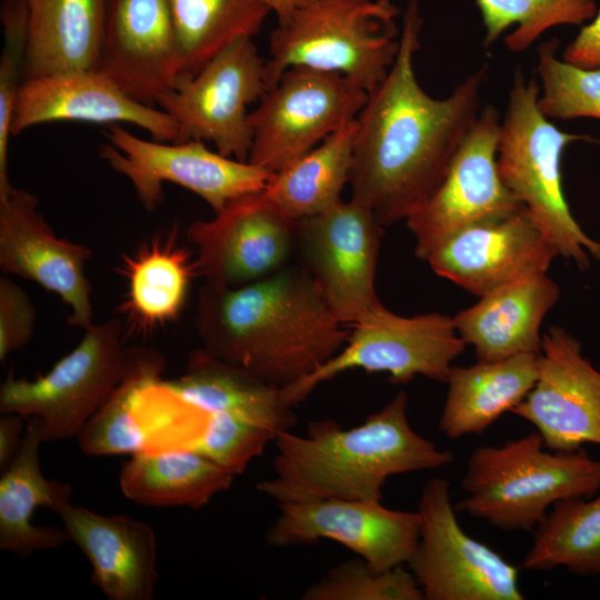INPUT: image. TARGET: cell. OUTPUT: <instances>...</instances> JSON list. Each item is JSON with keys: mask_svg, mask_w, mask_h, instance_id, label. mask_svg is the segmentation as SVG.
Masks as SVG:
<instances>
[{"mask_svg": "<svg viewBox=\"0 0 600 600\" xmlns=\"http://www.w3.org/2000/svg\"><path fill=\"white\" fill-rule=\"evenodd\" d=\"M422 24L418 0H409L397 58L356 119L351 199L383 227L406 220L440 184L480 113L488 74L484 64L447 98L429 96L413 67Z\"/></svg>", "mask_w": 600, "mask_h": 600, "instance_id": "6da1fadb", "label": "cell"}, {"mask_svg": "<svg viewBox=\"0 0 600 600\" xmlns=\"http://www.w3.org/2000/svg\"><path fill=\"white\" fill-rule=\"evenodd\" d=\"M197 332L203 349L280 389L334 357L350 331L300 266L239 287L203 284Z\"/></svg>", "mask_w": 600, "mask_h": 600, "instance_id": "7a4b0ae2", "label": "cell"}, {"mask_svg": "<svg viewBox=\"0 0 600 600\" xmlns=\"http://www.w3.org/2000/svg\"><path fill=\"white\" fill-rule=\"evenodd\" d=\"M273 441V477L257 483V490L278 504L323 499L381 501L390 476L454 461L451 451L439 449L412 429L404 391L357 427L343 429L332 419L311 421L304 436L281 431Z\"/></svg>", "mask_w": 600, "mask_h": 600, "instance_id": "3957f363", "label": "cell"}, {"mask_svg": "<svg viewBox=\"0 0 600 600\" xmlns=\"http://www.w3.org/2000/svg\"><path fill=\"white\" fill-rule=\"evenodd\" d=\"M538 431L470 454L457 511L506 531H531L557 501L600 491V461L584 448L544 450Z\"/></svg>", "mask_w": 600, "mask_h": 600, "instance_id": "277c9868", "label": "cell"}, {"mask_svg": "<svg viewBox=\"0 0 600 600\" xmlns=\"http://www.w3.org/2000/svg\"><path fill=\"white\" fill-rule=\"evenodd\" d=\"M540 86L517 67L501 121L497 163L509 190L524 204L554 247L558 257L580 270L590 259L600 261V241L589 237L566 200L561 158L568 144L587 140L584 134L561 131L539 108Z\"/></svg>", "mask_w": 600, "mask_h": 600, "instance_id": "5b68a950", "label": "cell"}, {"mask_svg": "<svg viewBox=\"0 0 600 600\" xmlns=\"http://www.w3.org/2000/svg\"><path fill=\"white\" fill-rule=\"evenodd\" d=\"M399 13L391 0H311L270 34L268 88L287 69L307 67L343 74L372 92L397 58Z\"/></svg>", "mask_w": 600, "mask_h": 600, "instance_id": "8992f818", "label": "cell"}, {"mask_svg": "<svg viewBox=\"0 0 600 600\" xmlns=\"http://www.w3.org/2000/svg\"><path fill=\"white\" fill-rule=\"evenodd\" d=\"M343 348L303 380L281 389L282 401L293 408L319 384L351 369L387 373L396 383L417 376L446 382L452 362L466 349L453 317L439 312L397 314L381 302L352 327Z\"/></svg>", "mask_w": 600, "mask_h": 600, "instance_id": "52a82bcc", "label": "cell"}, {"mask_svg": "<svg viewBox=\"0 0 600 600\" xmlns=\"http://www.w3.org/2000/svg\"><path fill=\"white\" fill-rule=\"evenodd\" d=\"M369 93L337 72L287 69L249 113L248 162L276 174L356 120Z\"/></svg>", "mask_w": 600, "mask_h": 600, "instance_id": "ba28073f", "label": "cell"}, {"mask_svg": "<svg viewBox=\"0 0 600 600\" xmlns=\"http://www.w3.org/2000/svg\"><path fill=\"white\" fill-rule=\"evenodd\" d=\"M126 337L118 319L91 324L46 374L31 381L9 374L0 411L39 418L44 441L77 437L120 381Z\"/></svg>", "mask_w": 600, "mask_h": 600, "instance_id": "9c48e42d", "label": "cell"}, {"mask_svg": "<svg viewBox=\"0 0 600 600\" xmlns=\"http://www.w3.org/2000/svg\"><path fill=\"white\" fill-rule=\"evenodd\" d=\"M264 66L252 38H240L196 76L177 80L156 103L177 122V142L209 141L219 153L247 162L252 147L248 108L269 90Z\"/></svg>", "mask_w": 600, "mask_h": 600, "instance_id": "30bf717a", "label": "cell"}, {"mask_svg": "<svg viewBox=\"0 0 600 600\" xmlns=\"http://www.w3.org/2000/svg\"><path fill=\"white\" fill-rule=\"evenodd\" d=\"M103 134L109 143L99 146V156L128 178L148 212L163 200V182L179 184L220 211L228 202L266 188L273 174L251 163L213 152L203 141H149L117 123Z\"/></svg>", "mask_w": 600, "mask_h": 600, "instance_id": "8fae6325", "label": "cell"}, {"mask_svg": "<svg viewBox=\"0 0 600 600\" xmlns=\"http://www.w3.org/2000/svg\"><path fill=\"white\" fill-rule=\"evenodd\" d=\"M421 531L409 567L424 600H522L518 569L467 534L456 517L450 484L431 478L418 502Z\"/></svg>", "mask_w": 600, "mask_h": 600, "instance_id": "7c38bea8", "label": "cell"}, {"mask_svg": "<svg viewBox=\"0 0 600 600\" xmlns=\"http://www.w3.org/2000/svg\"><path fill=\"white\" fill-rule=\"evenodd\" d=\"M383 226L353 199L297 221L296 252L334 317L352 327L380 303L374 277Z\"/></svg>", "mask_w": 600, "mask_h": 600, "instance_id": "4fadbf2b", "label": "cell"}, {"mask_svg": "<svg viewBox=\"0 0 600 600\" xmlns=\"http://www.w3.org/2000/svg\"><path fill=\"white\" fill-rule=\"evenodd\" d=\"M500 129L498 110L486 106L440 184L406 219L419 259L426 261L433 249L460 230L509 216L524 207L499 173Z\"/></svg>", "mask_w": 600, "mask_h": 600, "instance_id": "5bb4252c", "label": "cell"}, {"mask_svg": "<svg viewBox=\"0 0 600 600\" xmlns=\"http://www.w3.org/2000/svg\"><path fill=\"white\" fill-rule=\"evenodd\" d=\"M211 220L187 229L194 264L206 283L239 287L288 264L296 252L297 221L283 214L263 190L228 202Z\"/></svg>", "mask_w": 600, "mask_h": 600, "instance_id": "9a60e30c", "label": "cell"}, {"mask_svg": "<svg viewBox=\"0 0 600 600\" xmlns=\"http://www.w3.org/2000/svg\"><path fill=\"white\" fill-rule=\"evenodd\" d=\"M266 534L272 547L312 544L331 539L379 571L408 564L421 531V516L388 509L378 500L323 499L280 503Z\"/></svg>", "mask_w": 600, "mask_h": 600, "instance_id": "2e32d148", "label": "cell"}, {"mask_svg": "<svg viewBox=\"0 0 600 600\" xmlns=\"http://www.w3.org/2000/svg\"><path fill=\"white\" fill-rule=\"evenodd\" d=\"M511 413L533 424L549 450L600 446V371L566 329L553 326L542 336L538 379Z\"/></svg>", "mask_w": 600, "mask_h": 600, "instance_id": "e0dca14e", "label": "cell"}, {"mask_svg": "<svg viewBox=\"0 0 600 600\" xmlns=\"http://www.w3.org/2000/svg\"><path fill=\"white\" fill-rule=\"evenodd\" d=\"M558 253L526 207L458 231L426 261L440 277L486 296L519 279L547 273Z\"/></svg>", "mask_w": 600, "mask_h": 600, "instance_id": "ac0fdd59", "label": "cell"}, {"mask_svg": "<svg viewBox=\"0 0 600 600\" xmlns=\"http://www.w3.org/2000/svg\"><path fill=\"white\" fill-rule=\"evenodd\" d=\"M39 199L13 188L0 198V268L29 279L60 297L71 313L68 323L92 324L91 286L86 264L91 250L58 238L38 211Z\"/></svg>", "mask_w": 600, "mask_h": 600, "instance_id": "d6986e66", "label": "cell"}, {"mask_svg": "<svg viewBox=\"0 0 600 600\" xmlns=\"http://www.w3.org/2000/svg\"><path fill=\"white\" fill-rule=\"evenodd\" d=\"M97 71L132 99L154 107L179 76L167 0H107Z\"/></svg>", "mask_w": 600, "mask_h": 600, "instance_id": "ffe728a7", "label": "cell"}, {"mask_svg": "<svg viewBox=\"0 0 600 600\" xmlns=\"http://www.w3.org/2000/svg\"><path fill=\"white\" fill-rule=\"evenodd\" d=\"M53 121L126 122L156 141L177 142L179 127L161 109L141 103L97 70L70 71L23 81L13 108L10 132Z\"/></svg>", "mask_w": 600, "mask_h": 600, "instance_id": "44dd1931", "label": "cell"}, {"mask_svg": "<svg viewBox=\"0 0 600 600\" xmlns=\"http://www.w3.org/2000/svg\"><path fill=\"white\" fill-rule=\"evenodd\" d=\"M57 514L69 542L88 558L91 582L109 600H150L158 580L152 528L126 516H104L70 502Z\"/></svg>", "mask_w": 600, "mask_h": 600, "instance_id": "7402d4cb", "label": "cell"}, {"mask_svg": "<svg viewBox=\"0 0 600 600\" xmlns=\"http://www.w3.org/2000/svg\"><path fill=\"white\" fill-rule=\"evenodd\" d=\"M559 299L560 289L547 273L530 276L480 297L453 321L478 360L539 353L542 321Z\"/></svg>", "mask_w": 600, "mask_h": 600, "instance_id": "603a6c76", "label": "cell"}, {"mask_svg": "<svg viewBox=\"0 0 600 600\" xmlns=\"http://www.w3.org/2000/svg\"><path fill=\"white\" fill-rule=\"evenodd\" d=\"M43 440L39 418L29 417L21 447L0 478V550L24 558L42 549L68 542L63 528L39 527L31 522L37 508L53 512L71 501L69 483L47 479L41 470L39 449Z\"/></svg>", "mask_w": 600, "mask_h": 600, "instance_id": "cb8c5ba5", "label": "cell"}, {"mask_svg": "<svg viewBox=\"0 0 600 600\" xmlns=\"http://www.w3.org/2000/svg\"><path fill=\"white\" fill-rule=\"evenodd\" d=\"M537 379L538 353L452 366L439 430L449 439L483 433L527 397Z\"/></svg>", "mask_w": 600, "mask_h": 600, "instance_id": "d4e9b609", "label": "cell"}, {"mask_svg": "<svg viewBox=\"0 0 600 600\" xmlns=\"http://www.w3.org/2000/svg\"><path fill=\"white\" fill-rule=\"evenodd\" d=\"M177 236L174 226L168 234L153 237L122 257L119 271L128 288L118 310L127 318V333L147 334L180 316L198 273L194 259L178 244Z\"/></svg>", "mask_w": 600, "mask_h": 600, "instance_id": "484cf974", "label": "cell"}, {"mask_svg": "<svg viewBox=\"0 0 600 600\" xmlns=\"http://www.w3.org/2000/svg\"><path fill=\"white\" fill-rule=\"evenodd\" d=\"M28 46L24 80L96 70L107 0H26Z\"/></svg>", "mask_w": 600, "mask_h": 600, "instance_id": "4316f807", "label": "cell"}, {"mask_svg": "<svg viewBox=\"0 0 600 600\" xmlns=\"http://www.w3.org/2000/svg\"><path fill=\"white\" fill-rule=\"evenodd\" d=\"M163 382L207 412H227L272 432L289 431L297 417L284 404L281 389L248 370L226 362L203 348L190 353L184 372Z\"/></svg>", "mask_w": 600, "mask_h": 600, "instance_id": "83f0119b", "label": "cell"}, {"mask_svg": "<svg viewBox=\"0 0 600 600\" xmlns=\"http://www.w3.org/2000/svg\"><path fill=\"white\" fill-rule=\"evenodd\" d=\"M234 474L197 451L170 449L139 452L119 473L122 493L150 507L200 508L230 488Z\"/></svg>", "mask_w": 600, "mask_h": 600, "instance_id": "f1b7e54d", "label": "cell"}, {"mask_svg": "<svg viewBox=\"0 0 600 600\" xmlns=\"http://www.w3.org/2000/svg\"><path fill=\"white\" fill-rule=\"evenodd\" d=\"M356 130L353 120L273 174L264 194L293 221L332 209L350 180Z\"/></svg>", "mask_w": 600, "mask_h": 600, "instance_id": "f546056e", "label": "cell"}, {"mask_svg": "<svg viewBox=\"0 0 600 600\" xmlns=\"http://www.w3.org/2000/svg\"><path fill=\"white\" fill-rule=\"evenodd\" d=\"M179 58L178 79L196 76L226 47L256 36L271 12L262 0H167Z\"/></svg>", "mask_w": 600, "mask_h": 600, "instance_id": "4dcf8cb0", "label": "cell"}, {"mask_svg": "<svg viewBox=\"0 0 600 600\" xmlns=\"http://www.w3.org/2000/svg\"><path fill=\"white\" fill-rule=\"evenodd\" d=\"M164 366L163 356L153 348L126 347L120 381L76 437L84 454L132 456L146 451V437L134 417V406L144 388L162 380Z\"/></svg>", "mask_w": 600, "mask_h": 600, "instance_id": "1f68e13d", "label": "cell"}, {"mask_svg": "<svg viewBox=\"0 0 600 600\" xmlns=\"http://www.w3.org/2000/svg\"><path fill=\"white\" fill-rule=\"evenodd\" d=\"M522 567L530 571L563 567L579 576H600V493L553 503L533 530Z\"/></svg>", "mask_w": 600, "mask_h": 600, "instance_id": "d6a6232c", "label": "cell"}, {"mask_svg": "<svg viewBox=\"0 0 600 600\" xmlns=\"http://www.w3.org/2000/svg\"><path fill=\"white\" fill-rule=\"evenodd\" d=\"M484 27V47L491 46L506 30L511 52H521L557 26H581L598 11L596 0H476Z\"/></svg>", "mask_w": 600, "mask_h": 600, "instance_id": "836d02e7", "label": "cell"}, {"mask_svg": "<svg viewBox=\"0 0 600 600\" xmlns=\"http://www.w3.org/2000/svg\"><path fill=\"white\" fill-rule=\"evenodd\" d=\"M557 48L551 40L537 50L540 110L549 119H600V68L568 63L557 57Z\"/></svg>", "mask_w": 600, "mask_h": 600, "instance_id": "e575fe53", "label": "cell"}, {"mask_svg": "<svg viewBox=\"0 0 600 600\" xmlns=\"http://www.w3.org/2000/svg\"><path fill=\"white\" fill-rule=\"evenodd\" d=\"M303 600H424L411 571H379L362 558L348 559L303 591Z\"/></svg>", "mask_w": 600, "mask_h": 600, "instance_id": "d590c367", "label": "cell"}, {"mask_svg": "<svg viewBox=\"0 0 600 600\" xmlns=\"http://www.w3.org/2000/svg\"><path fill=\"white\" fill-rule=\"evenodd\" d=\"M0 18L3 31L0 56V198H2L14 188L8 178V147L13 108L24 81L28 46L26 0H4Z\"/></svg>", "mask_w": 600, "mask_h": 600, "instance_id": "8d00e7d4", "label": "cell"}, {"mask_svg": "<svg viewBox=\"0 0 600 600\" xmlns=\"http://www.w3.org/2000/svg\"><path fill=\"white\" fill-rule=\"evenodd\" d=\"M276 433L227 412H210L194 449L237 476L261 456Z\"/></svg>", "mask_w": 600, "mask_h": 600, "instance_id": "74e56055", "label": "cell"}, {"mask_svg": "<svg viewBox=\"0 0 600 600\" xmlns=\"http://www.w3.org/2000/svg\"><path fill=\"white\" fill-rule=\"evenodd\" d=\"M36 309L26 291L9 277H0V361L32 338Z\"/></svg>", "mask_w": 600, "mask_h": 600, "instance_id": "f35d334b", "label": "cell"}, {"mask_svg": "<svg viewBox=\"0 0 600 600\" xmlns=\"http://www.w3.org/2000/svg\"><path fill=\"white\" fill-rule=\"evenodd\" d=\"M561 59L581 68H600V8L564 48Z\"/></svg>", "mask_w": 600, "mask_h": 600, "instance_id": "ab89813d", "label": "cell"}, {"mask_svg": "<svg viewBox=\"0 0 600 600\" xmlns=\"http://www.w3.org/2000/svg\"><path fill=\"white\" fill-rule=\"evenodd\" d=\"M23 419L19 413H2L0 418V469L4 470L16 458L23 437Z\"/></svg>", "mask_w": 600, "mask_h": 600, "instance_id": "60d3db41", "label": "cell"}, {"mask_svg": "<svg viewBox=\"0 0 600 600\" xmlns=\"http://www.w3.org/2000/svg\"><path fill=\"white\" fill-rule=\"evenodd\" d=\"M278 18V23L286 21L297 10L308 4L311 0H262Z\"/></svg>", "mask_w": 600, "mask_h": 600, "instance_id": "b9f144b4", "label": "cell"}]
</instances>
